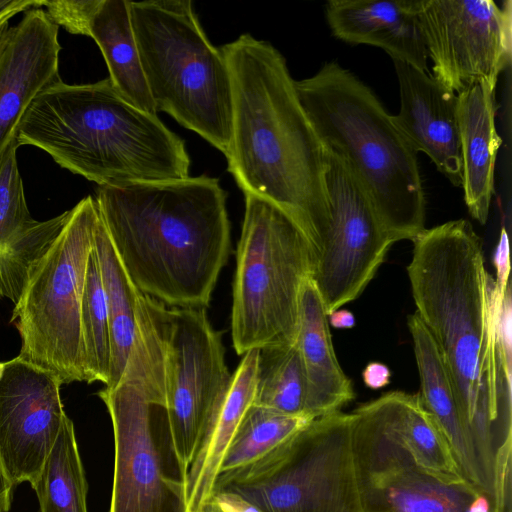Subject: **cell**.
Returning a JSON list of instances; mask_svg holds the SVG:
<instances>
[{
	"mask_svg": "<svg viewBox=\"0 0 512 512\" xmlns=\"http://www.w3.org/2000/svg\"><path fill=\"white\" fill-rule=\"evenodd\" d=\"M407 267L415 314L431 335L471 439L511 436V284L501 291L486 271L471 223L424 228ZM495 440V441H496Z\"/></svg>",
	"mask_w": 512,
	"mask_h": 512,
	"instance_id": "6da1fadb",
	"label": "cell"
},
{
	"mask_svg": "<svg viewBox=\"0 0 512 512\" xmlns=\"http://www.w3.org/2000/svg\"><path fill=\"white\" fill-rule=\"evenodd\" d=\"M226 199L206 175L99 186L95 198L137 289L168 307L202 309L231 252Z\"/></svg>",
	"mask_w": 512,
	"mask_h": 512,
	"instance_id": "7a4b0ae2",
	"label": "cell"
},
{
	"mask_svg": "<svg viewBox=\"0 0 512 512\" xmlns=\"http://www.w3.org/2000/svg\"><path fill=\"white\" fill-rule=\"evenodd\" d=\"M220 49L232 85L227 169L244 195L279 206L309 241L328 212L326 147L299 100L286 60L250 34Z\"/></svg>",
	"mask_w": 512,
	"mask_h": 512,
	"instance_id": "3957f363",
	"label": "cell"
},
{
	"mask_svg": "<svg viewBox=\"0 0 512 512\" xmlns=\"http://www.w3.org/2000/svg\"><path fill=\"white\" fill-rule=\"evenodd\" d=\"M18 147H37L62 168L99 186L189 177L184 141L157 117L124 98L111 80H62L31 103L17 132Z\"/></svg>",
	"mask_w": 512,
	"mask_h": 512,
	"instance_id": "277c9868",
	"label": "cell"
},
{
	"mask_svg": "<svg viewBox=\"0 0 512 512\" xmlns=\"http://www.w3.org/2000/svg\"><path fill=\"white\" fill-rule=\"evenodd\" d=\"M324 146L342 157L397 241L425 228L417 152L372 90L337 62L295 81Z\"/></svg>",
	"mask_w": 512,
	"mask_h": 512,
	"instance_id": "5b68a950",
	"label": "cell"
},
{
	"mask_svg": "<svg viewBox=\"0 0 512 512\" xmlns=\"http://www.w3.org/2000/svg\"><path fill=\"white\" fill-rule=\"evenodd\" d=\"M140 384L164 403L169 446L185 483L201 434L223 402L232 375L221 333L202 308H174L141 293L130 352Z\"/></svg>",
	"mask_w": 512,
	"mask_h": 512,
	"instance_id": "8992f818",
	"label": "cell"
},
{
	"mask_svg": "<svg viewBox=\"0 0 512 512\" xmlns=\"http://www.w3.org/2000/svg\"><path fill=\"white\" fill-rule=\"evenodd\" d=\"M140 61L156 111H164L225 156L232 135V85L221 49L190 0L129 1Z\"/></svg>",
	"mask_w": 512,
	"mask_h": 512,
	"instance_id": "52a82bcc",
	"label": "cell"
},
{
	"mask_svg": "<svg viewBox=\"0 0 512 512\" xmlns=\"http://www.w3.org/2000/svg\"><path fill=\"white\" fill-rule=\"evenodd\" d=\"M236 262L231 331L237 354L294 343L301 291L312 269L300 226L271 201L245 194Z\"/></svg>",
	"mask_w": 512,
	"mask_h": 512,
	"instance_id": "ba28073f",
	"label": "cell"
},
{
	"mask_svg": "<svg viewBox=\"0 0 512 512\" xmlns=\"http://www.w3.org/2000/svg\"><path fill=\"white\" fill-rule=\"evenodd\" d=\"M352 419L341 411L315 418L262 458L220 473L214 490L235 492L264 512H363Z\"/></svg>",
	"mask_w": 512,
	"mask_h": 512,
	"instance_id": "9c48e42d",
	"label": "cell"
},
{
	"mask_svg": "<svg viewBox=\"0 0 512 512\" xmlns=\"http://www.w3.org/2000/svg\"><path fill=\"white\" fill-rule=\"evenodd\" d=\"M99 217L90 195L70 209L66 225L32 272L10 319L21 338L18 356L53 372L63 384L86 382L80 314Z\"/></svg>",
	"mask_w": 512,
	"mask_h": 512,
	"instance_id": "30bf717a",
	"label": "cell"
},
{
	"mask_svg": "<svg viewBox=\"0 0 512 512\" xmlns=\"http://www.w3.org/2000/svg\"><path fill=\"white\" fill-rule=\"evenodd\" d=\"M328 212L309 240L311 280L330 315L367 287L396 240L346 161L326 148Z\"/></svg>",
	"mask_w": 512,
	"mask_h": 512,
	"instance_id": "8fae6325",
	"label": "cell"
},
{
	"mask_svg": "<svg viewBox=\"0 0 512 512\" xmlns=\"http://www.w3.org/2000/svg\"><path fill=\"white\" fill-rule=\"evenodd\" d=\"M352 416V454L363 512H467L481 493L468 483L441 482L421 468L374 400Z\"/></svg>",
	"mask_w": 512,
	"mask_h": 512,
	"instance_id": "7c38bea8",
	"label": "cell"
},
{
	"mask_svg": "<svg viewBox=\"0 0 512 512\" xmlns=\"http://www.w3.org/2000/svg\"><path fill=\"white\" fill-rule=\"evenodd\" d=\"M98 396L109 412L114 437L109 512H189L185 483L166 471L160 448L164 406L124 378Z\"/></svg>",
	"mask_w": 512,
	"mask_h": 512,
	"instance_id": "4fadbf2b",
	"label": "cell"
},
{
	"mask_svg": "<svg viewBox=\"0 0 512 512\" xmlns=\"http://www.w3.org/2000/svg\"><path fill=\"white\" fill-rule=\"evenodd\" d=\"M433 77L458 94L475 82L495 89L511 63V2L416 0Z\"/></svg>",
	"mask_w": 512,
	"mask_h": 512,
	"instance_id": "5bb4252c",
	"label": "cell"
},
{
	"mask_svg": "<svg viewBox=\"0 0 512 512\" xmlns=\"http://www.w3.org/2000/svg\"><path fill=\"white\" fill-rule=\"evenodd\" d=\"M62 381L19 356L0 361V457L14 486L36 480L67 417Z\"/></svg>",
	"mask_w": 512,
	"mask_h": 512,
	"instance_id": "9a60e30c",
	"label": "cell"
},
{
	"mask_svg": "<svg viewBox=\"0 0 512 512\" xmlns=\"http://www.w3.org/2000/svg\"><path fill=\"white\" fill-rule=\"evenodd\" d=\"M58 30L39 7L27 10L5 36L0 51V159L17 144L19 125L34 99L62 80Z\"/></svg>",
	"mask_w": 512,
	"mask_h": 512,
	"instance_id": "2e32d148",
	"label": "cell"
},
{
	"mask_svg": "<svg viewBox=\"0 0 512 512\" xmlns=\"http://www.w3.org/2000/svg\"><path fill=\"white\" fill-rule=\"evenodd\" d=\"M393 63L400 92L393 121L417 153H425L453 185L461 186L457 94L429 72Z\"/></svg>",
	"mask_w": 512,
	"mask_h": 512,
	"instance_id": "e0dca14e",
	"label": "cell"
},
{
	"mask_svg": "<svg viewBox=\"0 0 512 512\" xmlns=\"http://www.w3.org/2000/svg\"><path fill=\"white\" fill-rule=\"evenodd\" d=\"M325 10L336 38L379 47L392 60L429 72L416 0H331Z\"/></svg>",
	"mask_w": 512,
	"mask_h": 512,
	"instance_id": "ac0fdd59",
	"label": "cell"
},
{
	"mask_svg": "<svg viewBox=\"0 0 512 512\" xmlns=\"http://www.w3.org/2000/svg\"><path fill=\"white\" fill-rule=\"evenodd\" d=\"M461 187L470 215L485 224L494 193L501 138L495 124V89L475 82L457 94Z\"/></svg>",
	"mask_w": 512,
	"mask_h": 512,
	"instance_id": "d6986e66",
	"label": "cell"
},
{
	"mask_svg": "<svg viewBox=\"0 0 512 512\" xmlns=\"http://www.w3.org/2000/svg\"><path fill=\"white\" fill-rule=\"evenodd\" d=\"M296 343L306 377L307 415L315 419L341 411L354 390L336 358L328 316L311 278L301 291Z\"/></svg>",
	"mask_w": 512,
	"mask_h": 512,
	"instance_id": "ffe728a7",
	"label": "cell"
},
{
	"mask_svg": "<svg viewBox=\"0 0 512 512\" xmlns=\"http://www.w3.org/2000/svg\"><path fill=\"white\" fill-rule=\"evenodd\" d=\"M257 360L258 349L243 354L223 402L204 427L185 480L189 512L210 499L226 449L253 404Z\"/></svg>",
	"mask_w": 512,
	"mask_h": 512,
	"instance_id": "44dd1931",
	"label": "cell"
},
{
	"mask_svg": "<svg viewBox=\"0 0 512 512\" xmlns=\"http://www.w3.org/2000/svg\"><path fill=\"white\" fill-rule=\"evenodd\" d=\"M408 328L420 377V397L448 443L467 483L486 494L472 439L467 432L455 400L450 379L428 330L414 313Z\"/></svg>",
	"mask_w": 512,
	"mask_h": 512,
	"instance_id": "7402d4cb",
	"label": "cell"
},
{
	"mask_svg": "<svg viewBox=\"0 0 512 512\" xmlns=\"http://www.w3.org/2000/svg\"><path fill=\"white\" fill-rule=\"evenodd\" d=\"M374 401L387 424L421 468L447 484L467 483L419 394L393 391Z\"/></svg>",
	"mask_w": 512,
	"mask_h": 512,
	"instance_id": "603a6c76",
	"label": "cell"
},
{
	"mask_svg": "<svg viewBox=\"0 0 512 512\" xmlns=\"http://www.w3.org/2000/svg\"><path fill=\"white\" fill-rule=\"evenodd\" d=\"M91 37L105 59L109 79L130 103L156 115L140 61L128 0H102L90 25Z\"/></svg>",
	"mask_w": 512,
	"mask_h": 512,
	"instance_id": "cb8c5ba5",
	"label": "cell"
},
{
	"mask_svg": "<svg viewBox=\"0 0 512 512\" xmlns=\"http://www.w3.org/2000/svg\"><path fill=\"white\" fill-rule=\"evenodd\" d=\"M94 250L106 295L110 324L111 363L106 388H113L121 380L134 343L141 292L125 271L101 215L95 227Z\"/></svg>",
	"mask_w": 512,
	"mask_h": 512,
	"instance_id": "d4e9b609",
	"label": "cell"
},
{
	"mask_svg": "<svg viewBox=\"0 0 512 512\" xmlns=\"http://www.w3.org/2000/svg\"><path fill=\"white\" fill-rule=\"evenodd\" d=\"M31 487L36 493L40 512H88V484L74 425L68 416Z\"/></svg>",
	"mask_w": 512,
	"mask_h": 512,
	"instance_id": "484cf974",
	"label": "cell"
},
{
	"mask_svg": "<svg viewBox=\"0 0 512 512\" xmlns=\"http://www.w3.org/2000/svg\"><path fill=\"white\" fill-rule=\"evenodd\" d=\"M307 385L296 341L258 349L253 404L287 415H307Z\"/></svg>",
	"mask_w": 512,
	"mask_h": 512,
	"instance_id": "4316f807",
	"label": "cell"
},
{
	"mask_svg": "<svg viewBox=\"0 0 512 512\" xmlns=\"http://www.w3.org/2000/svg\"><path fill=\"white\" fill-rule=\"evenodd\" d=\"M312 420L310 416L287 415L252 404L226 449L219 474L262 458Z\"/></svg>",
	"mask_w": 512,
	"mask_h": 512,
	"instance_id": "83f0119b",
	"label": "cell"
},
{
	"mask_svg": "<svg viewBox=\"0 0 512 512\" xmlns=\"http://www.w3.org/2000/svg\"><path fill=\"white\" fill-rule=\"evenodd\" d=\"M81 336L86 382L108 384L111 363L110 324L106 295L93 249L89 255L81 303Z\"/></svg>",
	"mask_w": 512,
	"mask_h": 512,
	"instance_id": "f1b7e54d",
	"label": "cell"
},
{
	"mask_svg": "<svg viewBox=\"0 0 512 512\" xmlns=\"http://www.w3.org/2000/svg\"><path fill=\"white\" fill-rule=\"evenodd\" d=\"M70 217V210L36 221L16 242L0 253V300L19 301L35 267Z\"/></svg>",
	"mask_w": 512,
	"mask_h": 512,
	"instance_id": "f546056e",
	"label": "cell"
},
{
	"mask_svg": "<svg viewBox=\"0 0 512 512\" xmlns=\"http://www.w3.org/2000/svg\"><path fill=\"white\" fill-rule=\"evenodd\" d=\"M17 148L10 146L0 159V253L16 242L37 220L27 207L18 169Z\"/></svg>",
	"mask_w": 512,
	"mask_h": 512,
	"instance_id": "4dcf8cb0",
	"label": "cell"
},
{
	"mask_svg": "<svg viewBox=\"0 0 512 512\" xmlns=\"http://www.w3.org/2000/svg\"><path fill=\"white\" fill-rule=\"evenodd\" d=\"M102 0H44L42 8L58 27L75 35L89 36L90 25Z\"/></svg>",
	"mask_w": 512,
	"mask_h": 512,
	"instance_id": "1f68e13d",
	"label": "cell"
},
{
	"mask_svg": "<svg viewBox=\"0 0 512 512\" xmlns=\"http://www.w3.org/2000/svg\"><path fill=\"white\" fill-rule=\"evenodd\" d=\"M493 263L496 268L495 282L498 288L504 291L510 284L509 241L505 228L501 230L500 239L493 257Z\"/></svg>",
	"mask_w": 512,
	"mask_h": 512,
	"instance_id": "d6a6232c",
	"label": "cell"
},
{
	"mask_svg": "<svg viewBox=\"0 0 512 512\" xmlns=\"http://www.w3.org/2000/svg\"><path fill=\"white\" fill-rule=\"evenodd\" d=\"M210 498L223 512H264L252 502L229 490L216 489Z\"/></svg>",
	"mask_w": 512,
	"mask_h": 512,
	"instance_id": "836d02e7",
	"label": "cell"
},
{
	"mask_svg": "<svg viewBox=\"0 0 512 512\" xmlns=\"http://www.w3.org/2000/svg\"><path fill=\"white\" fill-rule=\"evenodd\" d=\"M363 381L368 388L380 389L390 382L389 368L380 362H370L362 373Z\"/></svg>",
	"mask_w": 512,
	"mask_h": 512,
	"instance_id": "e575fe53",
	"label": "cell"
},
{
	"mask_svg": "<svg viewBox=\"0 0 512 512\" xmlns=\"http://www.w3.org/2000/svg\"><path fill=\"white\" fill-rule=\"evenodd\" d=\"M14 485L11 482L0 457V512H8L11 507Z\"/></svg>",
	"mask_w": 512,
	"mask_h": 512,
	"instance_id": "d590c367",
	"label": "cell"
},
{
	"mask_svg": "<svg viewBox=\"0 0 512 512\" xmlns=\"http://www.w3.org/2000/svg\"><path fill=\"white\" fill-rule=\"evenodd\" d=\"M44 0H0V15L7 12H26L32 8H42Z\"/></svg>",
	"mask_w": 512,
	"mask_h": 512,
	"instance_id": "8d00e7d4",
	"label": "cell"
},
{
	"mask_svg": "<svg viewBox=\"0 0 512 512\" xmlns=\"http://www.w3.org/2000/svg\"><path fill=\"white\" fill-rule=\"evenodd\" d=\"M328 323L335 328H352L355 325V317L346 309H338L328 315Z\"/></svg>",
	"mask_w": 512,
	"mask_h": 512,
	"instance_id": "74e56055",
	"label": "cell"
},
{
	"mask_svg": "<svg viewBox=\"0 0 512 512\" xmlns=\"http://www.w3.org/2000/svg\"><path fill=\"white\" fill-rule=\"evenodd\" d=\"M491 499L485 494H478L469 505L467 512H491Z\"/></svg>",
	"mask_w": 512,
	"mask_h": 512,
	"instance_id": "f35d334b",
	"label": "cell"
},
{
	"mask_svg": "<svg viewBox=\"0 0 512 512\" xmlns=\"http://www.w3.org/2000/svg\"><path fill=\"white\" fill-rule=\"evenodd\" d=\"M19 12H7L5 14L0 15V51L5 39V36L10 28V20L16 16Z\"/></svg>",
	"mask_w": 512,
	"mask_h": 512,
	"instance_id": "ab89813d",
	"label": "cell"
},
{
	"mask_svg": "<svg viewBox=\"0 0 512 512\" xmlns=\"http://www.w3.org/2000/svg\"><path fill=\"white\" fill-rule=\"evenodd\" d=\"M193 512H223L215 502L210 498Z\"/></svg>",
	"mask_w": 512,
	"mask_h": 512,
	"instance_id": "60d3db41",
	"label": "cell"
}]
</instances>
